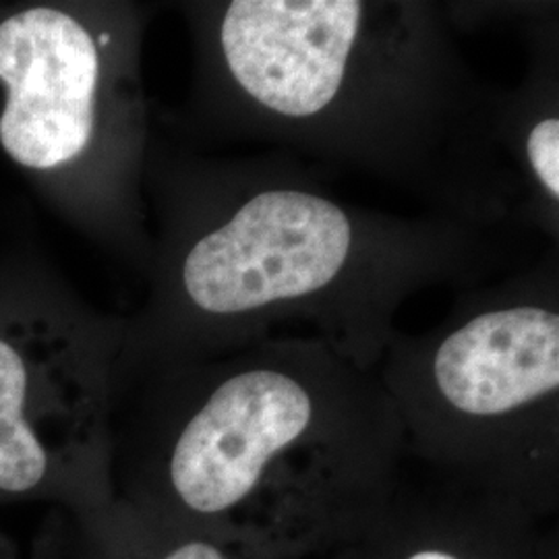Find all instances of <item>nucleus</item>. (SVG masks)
<instances>
[{
  "label": "nucleus",
  "mask_w": 559,
  "mask_h": 559,
  "mask_svg": "<svg viewBox=\"0 0 559 559\" xmlns=\"http://www.w3.org/2000/svg\"><path fill=\"white\" fill-rule=\"evenodd\" d=\"M143 191L147 295L124 318L117 381L278 336L286 325H307L376 371L413 295L473 288L516 261V230L362 205L295 154L195 152L158 124Z\"/></svg>",
  "instance_id": "obj_1"
},
{
  "label": "nucleus",
  "mask_w": 559,
  "mask_h": 559,
  "mask_svg": "<svg viewBox=\"0 0 559 559\" xmlns=\"http://www.w3.org/2000/svg\"><path fill=\"white\" fill-rule=\"evenodd\" d=\"M180 145L280 150L357 170L429 214L519 230L496 150L501 87L459 48L452 2L187 0Z\"/></svg>",
  "instance_id": "obj_2"
},
{
  "label": "nucleus",
  "mask_w": 559,
  "mask_h": 559,
  "mask_svg": "<svg viewBox=\"0 0 559 559\" xmlns=\"http://www.w3.org/2000/svg\"><path fill=\"white\" fill-rule=\"evenodd\" d=\"M406 466L378 373L311 334L115 385V498L274 558L338 547L392 498Z\"/></svg>",
  "instance_id": "obj_3"
},
{
  "label": "nucleus",
  "mask_w": 559,
  "mask_h": 559,
  "mask_svg": "<svg viewBox=\"0 0 559 559\" xmlns=\"http://www.w3.org/2000/svg\"><path fill=\"white\" fill-rule=\"evenodd\" d=\"M406 460L545 522L559 508V245L454 293L420 334L396 332L376 367Z\"/></svg>",
  "instance_id": "obj_4"
},
{
  "label": "nucleus",
  "mask_w": 559,
  "mask_h": 559,
  "mask_svg": "<svg viewBox=\"0 0 559 559\" xmlns=\"http://www.w3.org/2000/svg\"><path fill=\"white\" fill-rule=\"evenodd\" d=\"M152 13L133 0L0 2V154L60 221L143 280Z\"/></svg>",
  "instance_id": "obj_5"
},
{
  "label": "nucleus",
  "mask_w": 559,
  "mask_h": 559,
  "mask_svg": "<svg viewBox=\"0 0 559 559\" xmlns=\"http://www.w3.org/2000/svg\"><path fill=\"white\" fill-rule=\"evenodd\" d=\"M124 318L92 305L17 233L0 247V500L85 512L115 498L112 413Z\"/></svg>",
  "instance_id": "obj_6"
},
{
  "label": "nucleus",
  "mask_w": 559,
  "mask_h": 559,
  "mask_svg": "<svg viewBox=\"0 0 559 559\" xmlns=\"http://www.w3.org/2000/svg\"><path fill=\"white\" fill-rule=\"evenodd\" d=\"M320 559H551L537 519L510 501L427 473L399 489Z\"/></svg>",
  "instance_id": "obj_7"
},
{
  "label": "nucleus",
  "mask_w": 559,
  "mask_h": 559,
  "mask_svg": "<svg viewBox=\"0 0 559 559\" xmlns=\"http://www.w3.org/2000/svg\"><path fill=\"white\" fill-rule=\"evenodd\" d=\"M526 69L501 87L496 150L510 187L519 230L559 245V25L558 4L522 2Z\"/></svg>",
  "instance_id": "obj_8"
},
{
  "label": "nucleus",
  "mask_w": 559,
  "mask_h": 559,
  "mask_svg": "<svg viewBox=\"0 0 559 559\" xmlns=\"http://www.w3.org/2000/svg\"><path fill=\"white\" fill-rule=\"evenodd\" d=\"M75 516L83 535L80 559H278L117 498Z\"/></svg>",
  "instance_id": "obj_9"
}]
</instances>
